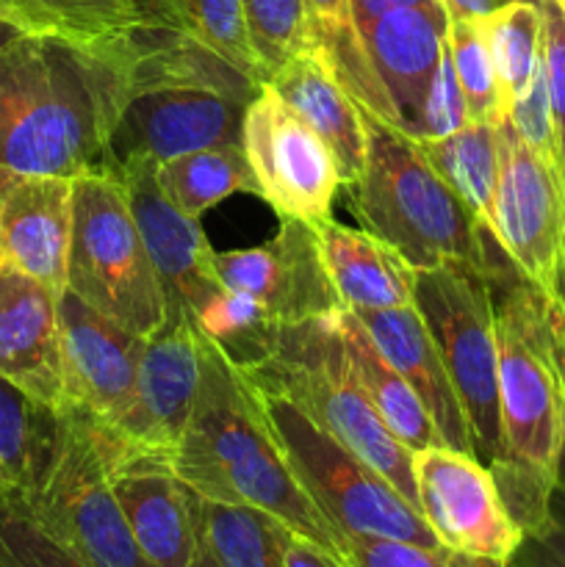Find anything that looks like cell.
Listing matches in <instances>:
<instances>
[{
  "mask_svg": "<svg viewBox=\"0 0 565 567\" xmlns=\"http://www.w3.org/2000/svg\"><path fill=\"white\" fill-rule=\"evenodd\" d=\"M138 28L188 39L222 55L253 81L266 83L249 42L242 0H136Z\"/></svg>",
  "mask_w": 565,
  "mask_h": 567,
  "instance_id": "cell-24",
  "label": "cell"
},
{
  "mask_svg": "<svg viewBox=\"0 0 565 567\" xmlns=\"http://www.w3.org/2000/svg\"><path fill=\"white\" fill-rule=\"evenodd\" d=\"M507 0H443V9L449 17H463V20H476V17L491 14L493 9L504 6Z\"/></svg>",
  "mask_w": 565,
  "mask_h": 567,
  "instance_id": "cell-43",
  "label": "cell"
},
{
  "mask_svg": "<svg viewBox=\"0 0 565 567\" xmlns=\"http://www.w3.org/2000/svg\"><path fill=\"white\" fill-rule=\"evenodd\" d=\"M203 543L222 567H286L280 551V520L249 507L199 498Z\"/></svg>",
  "mask_w": 565,
  "mask_h": 567,
  "instance_id": "cell-32",
  "label": "cell"
},
{
  "mask_svg": "<svg viewBox=\"0 0 565 567\" xmlns=\"http://www.w3.org/2000/svg\"><path fill=\"white\" fill-rule=\"evenodd\" d=\"M66 288L122 330L150 338L170 305L114 169L72 183V244Z\"/></svg>",
  "mask_w": 565,
  "mask_h": 567,
  "instance_id": "cell-7",
  "label": "cell"
},
{
  "mask_svg": "<svg viewBox=\"0 0 565 567\" xmlns=\"http://www.w3.org/2000/svg\"><path fill=\"white\" fill-rule=\"evenodd\" d=\"M61 410H50L0 377V485L31 493L42 480L55 437Z\"/></svg>",
  "mask_w": 565,
  "mask_h": 567,
  "instance_id": "cell-28",
  "label": "cell"
},
{
  "mask_svg": "<svg viewBox=\"0 0 565 567\" xmlns=\"http://www.w3.org/2000/svg\"><path fill=\"white\" fill-rule=\"evenodd\" d=\"M507 125L513 127L515 136H518L521 142L532 150V153H537L541 158L552 161V164H559L543 61H541V70H537L535 78H532L530 89H526V92L521 94V97L507 109Z\"/></svg>",
  "mask_w": 565,
  "mask_h": 567,
  "instance_id": "cell-38",
  "label": "cell"
},
{
  "mask_svg": "<svg viewBox=\"0 0 565 567\" xmlns=\"http://www.w3.org/2000/svg\"><path fill=\"white\" fill-rule=\"evenodd\" d=\"M446 50L452 59L454 75L469 103L471 122H485V125H504L507 111H504L502 92H499V78L493 70L491 50L476 20L463 17H449L446 25Z\"/></svg>",
  "mask_w": 565,
  "mask_h": 567,
  "instance_id": "cell-33",
  "label": "cell"
},
{
  "mask_svg": "<svg viewBox=\"0 0 565 567\" xmlns=\"http://www.w3.org/2000/svg\"><path fill=\"white\" fill-rule=\"evenodd\" d=\"M338 321H341V332L343 341H347L349 358H352L355 374H358L360 385L369 393L371 404L377 408L380 419L386 421L391 435L410 452L443 446L441 435H438L421 399L415 396L408 380L382 358L380 349L363 332V327L355 321V316L349 310H341Z\"/></svg>",
  "mask_w": 565,
  "mask_h": 567,
  "instance_id": "cell-25",
  "label": "cell"
},
{
  "mask_svg": "<svg viewBox=\"0 0 565 567\" xmlns=\"http://www.w3.org/2000/svg\"><path fill=\"white\" fill-rule=\"evenodd\" d=\"M64 408L111 432L133 404L144 338L122 330L66 288L59 297Z\"/></svg>",
  "mask_w": 565,
  "mask_h": 567,
  "instance_id": "cell-14",
  "label": "cell"
},
{
  "mask_svg": "<svg viewBox=\"0 0 565 567\" xmlns=\"http://www.w3.org/2000/svg\"><path fill=\"white\" fill-rule=\"evenodd\" d=\"M244 377L282 457L338 537L371 535L441 546L419 509L371 465L321 430L275 385L249 371H244Z\"/></svg>",
  "mask_w": 565,
  "mask_h": 567,
  "instance_id": "cell-6",
  "label": "cell"
},
{
  "mask_svg": "<svg viewBox=\"0 0 565 567\" xmlns=\"http://www.w3.org/2000/svg\"><path fill=\"white\" fill-rule=\"evenodd\" d=\"M28 504L37 518L89 567H150L111 491L92 424L61 410L53 457Z\"/></svg>",
  "mask_w": 565,
  "mask_h": 567,
  "instance_id": "cell-9",
  "label": "cell"
},
{
  "mask_svg": "<svg viewBox=\"0 0 565 567\" xmlns=\"http://www.w3.org/2000/svg\"><path fill=\"white\" fill-rule=\"evenodd\" d=\"M349 313L363 327V332L380 349L382 358L413 388L415 396L430 413L443 446L476 454L463 402L454 391L452 377L443 365L435 338H432L427 321L421 319L419 308L404 305V308L349 310Z\"/></svg>",
  "mask_w": 565,
  "mask_h": 567,
  "instance_id": "cell-21",
  "label": "cell"
},
{
  "mask_svg": "<svg viewBox=\"0 0 565 567\" xmlns=\"http://www.w3.org/2000/svg\"><path fill=\"white\" fill-rule=\"evenodd\" d=\"M537 6L543 17V72H546L554 138H557L559 164L565 169V17L552 0H537Z\"/></svg>",
  "mask_w": 565,
  "mask_h": 567,
  "instance_id": "cell-39",
  "label": "cell"
},
{
  "mask_svg": "<svg viewBox=\"0 0 565 567\" xmlns=\"http://www.w3.org/2000/svg\"><path fill=\"white\" fill-rule=\"evenodd\" d=\"M192 567H222V565H219V559H216L214 554H210V548L203 543V546H199L197 559H194Z\"/></svg>",
  "mask_w": 565,
  "mask_h": 567,
  "instance_id": "cell-44",
  "label": "cell"
},
{
  "mask_svg": "<svg viewBox=\"0 0 565 567\" xmlns=\"http://www.w3.org/2000/svg\"><path fill=\"white\" fill-rule=\"evenodd\" d=\"M366 120L369 161L360 181L347 186L363 230L397 249L413 269L452 266L493 288L513 280L507 255L432 169L419 138L369 114Z\"/></svg>",
  "mask_w": 565,
  "mask_h": 567,
  "instance_id": "cell-4",
  "label": "cell"
},
{
  "mask_svg": "<svg viewBox=\"0 0 565 567\" xmlns=\"http://www.w3.org/2000/svg\"><path fill=\"white\" fill-rule=\"evenodd\" d=\"M72 177L0 175V275H22L61 297L72 244Z\"/></svg>",
  "mask_w": 565,
  "mask_h": 567,
  "instance_id": "cell-18",
  "label": "cell"
},
{
  "mask_svg": "<svg viewBox=\"0 0 565 567\" xmlns=\"http://www.w3.org/2000/svg\"><path fill=\"white\" fill-rule=\"evenodd\" d=\"M449 14L441 6H402L358 28L366 55L397 111L399 131L415 138L421 105L446 50Z\"/></svg>",
  "mask_w": 565,
  "mask_h": 567,
  "instance_id": "cell-20",
  "label": "cell"
},
{
  "mask_svg": "<svg viewBox=\"0 0 565 567\" xmlns=\"http://www.w3.org/2000/svg\"><path fill=\"white\" fill-rule=\"evenodd\" d=\"M133 75V37L83 44L6 31L0 37V175L114 169L111 133Z\"/></svg>",
  "mask_w": 565,
  "mask_h": 567,
  "instance_id": "cell-1",
  "label": "cell"
},
{
  "mask_svg": "<svg viewBox=\"0 0 565 567\" xmlns=\"http://www.w3.org/2000/svg\"><path fill=\"white\" fill-rule=\"evenodd\" d=\"M427 161L460 203L496 238L499 188V127L469 122L463 131L443 138H419Z\"/></svg>",
  "mask_w": 565,
  "mask_h": 567,
  "instance_id": "cell-27",
  "label": "cell"
},
{
  "mask_svg": "<svg viewBox=\"0 0 565 567\" xmlns=\"http://www.w3.org/2000/svg\"><path fill=\"white\" fill-rule=\"evenodd\" d=\"M510 567H565V493H554L552 520L521 540Z\"/></svg>",
  "mask_w": 565,
  "mask_h": 567,
  "instance_id": "cell-40",
  "label": "cell"
},
{
  "mask_svg": "<svg viewBox=\"0 0 565 567\" xmlns=\"http://www.w3.org/2000/svg\"><path fill=\"white\" fill-rule=\"evenodd\" d=\"M158 183L172 203L192 219H199L205 210L238 192L258 197L244 144L197 150L164 161L158 164Z\"/></svg>",
  "mask_w": 565,
  "mask_h": 567,
  "instance_id": "cell-29",
  "label": "cell"
},
{
  "mask_svg": "<svg viewBox=\"0 0 565 567\" xmlns=\"http://www.w3.org/2000/svg\"><path fill=\"white\" fill-rule=\"evenodd\" d=\"M203 371V332L192 310L170 308L164 327L144 338L136 393L125 419L97 432L105 449L170 454L181 443L192 415Z\"/></svg>",
  "mask_w": 565,
  "mask_h": 567,
  "instance_id": "cell-13",
  "label": "cell"
},
{
  "mask_svg": "<svg viewBox=\"0 0 565 567\" xmlns=\"http://www.w3.org/2000/svg\"><path fill=\"white\" fill-rule=\"evenodd\" d=\"M0 567H89L28 504L25 493L0 485Z\"/></svg>",
  "mask_w": 565,
  "mask_h": 567,
  "instance_id": "cell-34",
  "label": "cell"
},
{
  "mask_svg": "<svg viewBox=\"0 0 565 567\" xmlns=\"http://www.w3.org/2000/svg\"><path fill=\"white\" fill-rule=\"evenodd\" d=\"M321 264L343 310H388L413 305L415 269L393 247L330 216L314 225Z\"/></svg>",
  "mask_w": 565,
  "mask_h": 567,
  "instance_id": "cell-23",
  "label": "cell"
},
{
  "mask_svg": "<svg viewBox=\"0 0 565 567\" xmlns=\"http://www.w3.org/2000/svg\"><path fill=\"white\" fill-rule=\"evenodd\" d=\"M496 244L543 299L565 354V169L499 125Z\"/></svg>",
  "mask_w": 565,
  "mask_h": 567,
  "instance_id": "cell-10",
  "label": "cell"
},
{
  "mask_svg": "<svg viewBox=\"0 0 565 567\" xmlns=\"http://www.w3.org/2000/svg\"><path fill=\"white\" fill-rule=\"evenodd\" d=\"M0 377L44 408H64L59 297L22 275H0Z\"/></svg>",
  "mask_w": 565,
  "mask_h": 567,
  "instance_id": "cell-19",
  "label": "cell"
},
{
  "mask_svg": "<svg viewBox=\"0 0 565 567\" xmlns=\"http://www.w3.org/2000/svg\"><path fill=\"white\" fill-rule=\"evenodd\" d=\"M559 491L565 493V454H563V465H559Z\"/></svg>",
  "mask_w": 565,
  "mask_h": 567,
  "instance_id": "cell-45",
  "label": "cell"
},
{
  "mask_svg": "<svg viewBox=\"0 0 565 567\" xmlns=\"http://www.w3.org/2000/svg\"><path fill=\"white\" fill-rule=\"evenodd\" d=\"M471 122L469 103L460 89L458 75H454L449 50H443L438 70L432 72L430 89H427L424 105H421L419 125H415V138H443L463 131Z\"/></svg>",
  "mask_w": 565,
  "mask_h": 567,
  "instance_id": "cell-37",
  "label": "cell"
},
{
  "mask_svg": "<svg viewBox=\"0 0 565 567\" xmlns=\"http://www.w3.org/2000/svg\"><path fill=\"white\" fill-rule=\"evenodd\" d=\"M125 186L127 205L138 227L150 260L164 286L170 308L197 310L222 286L214 255L199 219L183 214L158 183V164L150 158H127L114 166Z\"/></svg>",
  "mask_w": 565,
  "mask_h": 567,
  "instance_id": "cell-17",
  "label": "cell"
},
{
  "mask_svg": "<svg viewBox=\"0 0 565 567\" xmlns=\"http://www.w3.org/2000/svg\"><path fill=\"white\" fill-rule=\"evenodd\" d=\"M413 305L430 327L454 391L463 402L476 457L487 468H496L504 460V435L499 413L493 286L452 266L415 269Z\"/></svg>",
  "mask_w": 565,
  "mask_h": 567,
  "instance_id": "cell-8",
  "label": "cell"
},
{
  "mask_svg": "<svg viewBox=\"0 0 565 567\" xmlns=\"http://www.w3.org/2000/svg\"><path fill=\"white\" fill-rule=\"evenodd\" d=\"M136 28V0H0V37L17 31L105 44L131 39Z\"/></svg>",
  "mask_w": 565,
  "mask_h": 567,
  "instance_id": "cell-26",
  "label": "cell"
},
{
  "mask_svg": "<svg viewBox=\"0 0 565 567\" xmlns=\"http://www.w3.org/2000/svg\"><path fill=\"white\" fill-rule=\"evenodd\" d=\"M170 463L205 502L258 509L341 557V537L282 457L244 371L205 332L197 399Z\"/></svg>",
  "mask_w": 565,
  "mask_h": 567,
  "instance_id": "cell-2",
  "label": "cell"
},
{
  "mask_svg": "<svg viewBox=\"0 0 565 567\" xmlns=\"http://www.w3.org/2000/svg\"><path fill=\"white\" fill-rule=\"evenodd\" d=\"M280 551L286 567H347L341 557L321 548L319 543L308 540V537L297 535L288 526L280 529Z\"/></svg>",
  "mask_w": 565,
  "mask_h": 567,
  "instance_id": "cell-41",
  "label": "cell"
},
{
  "mask_svg": "<svg viewBox=\"0 0 565 567\" xmlns=\"http://www.w3.org/2000/svg\"><path fill=\"white\" fill-rule=\"evenodd\" d=\"M552 3H554V6H557V9H559V11H563V17H565V0H552Z\"/></svg>",
  "mask_w": 565,
  "mask_h": 567,
  "instance_id": "cell-46",
  "label": "cell"
},
{
  "mask_svg": "<svg viewBox=\"0 0 565 567\" xmlns=\"http://www.w3.org/2000/svg\"><path fill=\"white\" fill-rule=\"evenodd\" d=\"M194 321L199 330L225 352L238 369H255L275 354L282 327L255 297L230 288L210 293L197 310Z\"/></svg>",
  "mask_w": 565,
  "mask_h": 567,
  "instance_id": "cell-31",
  "label": "cell"
},
{
  "mask_svg": "<svg viewBox=\"0 0 565 567\" xmlns=\"http://www.w3.org/2000/svg\"><path fill=\"white\" fill-rule=\"evenodd\" d=\"M271 89L330 147L343 188L360 181L369 161V120L319 48L291 55L269 75Z\"/></svg>",
  "mask_w": 565,
  "mask_h": 567,
  "instance_id": "cell-22",
  "label": "cell"
},
{
  "mask_svg": "<svg viewBox=\"0 0 565 567\" xmlns=\"http://www.w3.org/2000/svg\"><path fill=\"white\" fill-rule=\"evenodd\" d=\"M491 50L504 111L530 89L543 61V17L537 0H507L491 14L476 17Z\"/></svg>",
  "mask_w": 565,
  "mask_h": 567,
  "instance_id": "cell-30",
  "label": "cell"
},
{
  "mask_svg": "<svg viewBox=\"0 0 565 567\" xmlns=\"http://www.w3.org/2000/svg\"><path fill=\"white\" fill-rule=\"evenodd\" d=\"M214 266L222 286L255 297L280 324L327 319L343 310L308 221L280 219L271 241L216 252Z\"/></svg>",
  "mask_w": 565,
  "mask_h": 567,
  "instance_id": "cell-16",
  "label": "cell"
},
{
  "mask_svg": "<svg viewBox=\"0 0 565 567\" xmlns=\"http://www.w3.org/2000/svg\"><path fill=\"white\" fill-rule=\"evenodd\" d=\"M244 153L258 197L280 219L316 225L330 219L341 183L330 147L264 83L244 114Z\"/></svg>",
  "mask_w": 565,
  "mask_h": 567,
  "instance_id": "cell-11",
  "label": "cell"
},
{
  "mask_svg": "<svg viewBox=\"0 0 565 567\" xmlns=\"http://www.w3.org/2000/svg\"><path fill=\"white\" fill-rule=\"evenodd\" d=\"M100 449L111 491L147 565L192 567L203 546L199 496L183 485L172 468L170 454L127 449L114 452L103 443Z\"/></svg>",
  "mask_w": 565,
  "mask_h": 567,
  "instance_id": "cell-15",
  "label": "cell"
},
{
  "mask_svg": "<svg viewBox=\"0 0 565 567\" xmlns=\"http://www.w3.org/2000/svg\"><path fill=\"white\" fill-rule=\"evenodd\" d=\"M338 316L341 310L327 319L286 324L275 354L244 371L286 393L321 430L358 454L419 509L413 452L391 435L360 385Z\"/></svg>",
  "mask_w": 565,
  "mask_h": 567,
  "instance_id": "cell-5",
  "label": "cell"
},
{
  "mask_svg": "<svg viewBox=\"0 0 565 567\" xmlns=\"http://www.w3.org/2000/svg\"><path fill=\"white\" fill-rule=\"evenodd\" d=\"M413 476L421 518L443 548L499 563L515 557L524 532L476 454L446 446L413 452Z\"/></svg>",
  "mask_w": 565,
  "mask_h": 567,
  "instance_id": "cell-12",
  "label": "cell"
},
{
  "mask_svg": "<svg viewBox=\"0 0 565 567\" xmlns=\"http://www.w3.org/2000/svg\"><path fill=\"white\" fill-rule=\"evenodd\" d=\"M242 9L266 81L291 55L314 48L305 0H242Z\"/></svg>",
  "mask_w": 565,
  "mask_h": 567,
  "instance_id": "cell-35",
  "label": "cell"
},
{
  "mask_svg": "<svg viewBox=\"0 0 565 567\" xmlns=\"http://www.w3.org/2000/svg\"><path fill=\"white\" fill-rule=\"evenodd\" d=\"M438 6L435 0H349V9H352L355 25L363 28L366 22L377 20L380 14L393 9H402V6Z\"/></svg>",
  "mask_w": 565,
  "mask_h": 567,
  "instance_id": "cell-42",
  "label": "cell"
},
{
  "mask_svg": "<svg viewBox=\"0 0 565 567\" xmlns=\"http://www.w3.org/2000/svg\"><path fill=\"white\" fill-rule=\"evenodd\" d=\"M341 559L347 567H510V563L469 557L443 546L371 535L341 537Z\"/></svg>",
  "mask_w": 565,
  "mask_h": 567,
  "instance_id": "cell-36",
  "label": "cell"
},
{
  "mask_svg": "<svg viewBox=\"0 0 565 567\" xmlns=\"http://www.w3.org/2000/svg\"><path fill=\"white\" fill-rule=\"evenodd\" d=\"M496 299L499 413L504 460L491 468L521 532L552 520L565 454V354L543 299L521 280L502 282Z\"/></svg>",
  "mask_w": 565,
  "mask_h": 567,
  "instance_id": "cell-3",
  "label": "cell"
}]
</instances>
